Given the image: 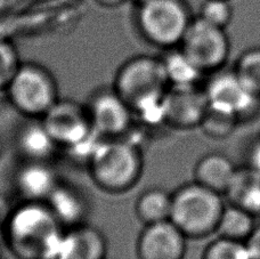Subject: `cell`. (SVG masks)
I'll list each match as a JSON object with an SVG mask.
<instances>
[{"label":"cell","instance_id":"f546056e","mask_svg":"<svg viewBox=\"0 0 260 259\" xmlns=\"http://www.w3.org/2000/svg\"><path fill=\"white\" fill-rule=\"evenodd\" d=\"M92 2L99 5L100 7L113 9L120 6H123L124 4H127L130 0H92Z\"/></svg>","mask_w":260,"mask_h":259},{"label":"cell","instance_id":"5bb4252c","mask_svg":"<svg viewBox=\"0 0 260 259\" xmlns=\"http://www.w3.org/2000/svg\"><path fill=\"white\" fill-rule=\"evenodd\" d=\"M45 203L65 230L88 223L92 209L86 189L64 179H61Z\"/></svg>","mask_w":260,"mask_h":259},{"label":"cell","instance_id":"7a4b0ae2","mask_svg":"<svg viewBox=\"0 0 260 259\" xmlns=\"http://www.w3.org/2000/svg\"><path fill=\"white\" fill-rule=\"evenodd\" d=\"M64 230L45 202H20L5 224V247L17 259H56Z\"/></svg>","mask_w":260,"mask_h":259},{"label":"cell","instance_id":"ffe728a7","mask_svg":"<svg viewBox=\"0 0 260 259\" xmlns=\"http://www.w3.org/2000/svg\"><path fill=\"white\" fill-rule=\"evenodd\" d=\"M226 196L231 198L233 205L243 208L252 215L260 214V174L250 167L236 169Z\"/></svg>","mask_w":260,"mask_h":259},{"label":"cell","instance_id":"4fadbf2b","mask_svg":"<svg viewBox=\"0 0 260 259\" xmlns=\"http://www.w3.org/2000/svg\"><path fill=\"white\" fill-rule=\"evenodd\" d=\"M61 179L52 163L21 160L12 183L21 202H46Z\"/></svg>","mask_w":260,"mask_h":259},{"label":"cell","instance_id":"cb8c5ba5","mask_svg":"<svg viewBox=\"0 0 260 259\" xmlns=\"http://www.w3.org/2000/svg\"><path fill=\"white\" fill-rule=\"evenodd\" d=\"M202 259H252L245 241L219 237L203 251Z\"/></svg>","mask_w":260,"mask_h":259},{"label":"cell","instance_id":"f1b7e54d","mask_svg":"<svg viewBox=\"0 0 260 259\" xmlns=\"http://www.w3.org/2000/svg\"><path fill=\"white\" fill-rule=\"evenodd\" d=\"M249 161H250L249 167L253 169L254 172L260 174V141L252 147Z\"/></svg>","mask_w":260,"mask_h":259},{"label":"cell","instance_id":"ba28073f","mask_svg":"<svg viewBox=\"0 0 260 259\" xmlns=\"http://www.w3.org/2000/svg\"><path fill=\"white\" fill-rule=\"evenodd\" d=\"M85 104L91 126L101 137H126L135 126L132 108L112 85L96 88Z\"/></svg>","mask_w":260,"mask_h":259},{"label":"cell","instance_id":"44dd1931","mask_svg":"<svg viewBox=\"0 0 260 259\" xmlns=\"http://www.w3.org/2000/svg\"><path fill=\"white\" fill-rule=\"evenodd\" d=\"M254 228V215L243 208L232 205L225 206L216 233L221 238L245 241Z\"/></svg>","mask_w":260,"mask_h":259},{"label":"cell","instance_id":"8fae6325","mask_svg":"<svg viewBox=\"0 0 260 259\" xmlns=\"http://www.w3.org/2000/svg\"><path fill=\"white\" fill-rule=\"evenodd\" d=\"M187 238L171 220L144 225L135 251L137 259H184Z\"/></svg>","mask_w":260,"mask_h":259},{"label":"cell","instance_id":"484cf974","mask_svg":"<svg viewBox=\"0 0 260 259\" xmlns=\"http://www.w3.org/2000/svg\"><path fill=\"white\" fill-rule=\"evenodd\" d=\"M231 2L232 0H203L197 16L213 25L226 29L234 15Z\"/></svg>","mask_w":260,"mask_h":259},{"label":"cell","instance_id":"7402d4cb","mask_svg":"<svg viewBox=\"0 0 260 259\" xmlns=\"http://www.w3.org/2000/svg\"><path fill=\"white\" fill-rule=\"evenodd\" d=\"M234 71L260 99V47L245 50L236 62Z\"/></svg>","mask_w":260,"mask_h":259},{"label":"cell","instance_id":"9c48e42d","mask_svg":"<svg viewBox=\"0 0 260 259\" xmlns=\"http://www.w3.org/2000/svg\"><path fill=\"white\" fill-rule=\"evenodd\" d=\"M41 121L62 150H70L97 134L91 126L86 104L59 99Z\"/></svg>","mask_w":260,"mask_h":259},{"label":"cell","instance_id":"1f68e13d","mask_svg":"<svg viewBox=\"0 0 260 259\" xmlns=\"http://www.w3.org/2000/svg\"><path fill=\"white\" fill-rule=\"evenodd\" d=\"M133 2H134L135 4H138V3H142V2H144V0H133Z\"/></svg>","mask_w":260,"mask_h":259},{"label":"cell","instance_id":"7c38bea8","mask_svg":"<svg viewBox=\"0 0 260 259\" xmlns=\"http://www.w3.org/2000/svg\"><path fill=\"white\" fill-rule=\"evenodd\" d=\"M208 109L206 94L199 86L169 87L165 96L166 127L180 131L200 127Z\"/></svg>","mask_w":260,"mask_h":259},{"label":"cell","instance_id":"d6a6232c","mask_svg":"<svg viewBox=\"0 0 260 259\" xmlns=\"http://www.w3.org/2000/svg\"><path fill=\"white\" fill-rule=\"evenodd\" d=\"M0 259H6V258H5V257H2V256H0Z\"/></svg>","mask_w":260,"mask_h":259},{"label":"cell","instance_id":"83f0119b","mask_svg":"<svg viewBox=\"0 0 260 259\" xmlns=\"http://www.w3.org/2000/svg\"><path fill=\"white\" fill-rule=\"evenodd\" d=\"M13 208L14 207L7 200V198H5L3 194H0V226L2 228H5V224H6Z\"/></svg>","mask_w":260,"mask_h":259},{"label":"cell","instance_id":"9a60e30c","mask_svg":"<svg viewBox=\"0 0 260 259\" xmlns=\"http://www.w3.org/2000/svg\"><path fill=\"white\" fill-rule=\"evenodd\" d=\"M109 242L89 223L64 230L56 259H108Z\"/></svg>","mask_w":260,"mask_h":259},{"label":"cell","instance_id":"e0dca14e","mask_svg":"<svg viewBox=\"0 0 260 259\" xmlns=\"http://www.w3.org/2000/svg\"><path fill=\"white\" fill-rule=\"evenodd\" d=\"M235 173L236 168L227 156L220 153H209L195 165L194 182L219 194H226Z\"/></svg>","mask_w":260,"mask_h":259},{"label":"cell","instance_id":"3957f363","mask_svg":"<svg viewBox=\"0 0 260 259\" xmlns=\"http://www.w3.org/2000/svg\"><path fill=\"white\" fill-rule=\"evenodd\" d=\"M86 168L92 183L102 192L114 196L127 193L143 176L142 147L127 137L102 138Z\"/></svg>","mask_w":260,"mask_h":259},{"label":"cell","instance_id":"ac0fdd59","mask_svg":"<svg viewBox=\"0 0 260 259\" xmlns=\"http://www.w3.org/2000/svg\"><path fill=\"white\" fill-rule=\"evenodd\" d=\"M173 193L162 187H148L135 201V215L143 225L170 220Z\"/></svg>","mask_w":260,"mask_h":259},{"label":"cell","instance_id":"4dcf8cb0","mask_svg":"<svg viewBox=\"0 0 260 259\" xmlns=\"http://www.w3.org/2000/svg\"><path fill=\"white\" fill-rule=\"evenodd\" d=\"M4 152H5V144H4V141H3L2 136H0V160H2V158H3Z\"/></svg>","mask_w":260,"mask_h":259},{"label":"cell","instance_id":"30bf717a","mask_svg":"<svg viewBox=\"0 0 260 259\" xmlns=\"http://www.w3.org/2000/svg\"><path fill=\"white\" fill-rule=\"evenodd\" d=\"M203 90L209 108L234 115L239 120L250 115L260 103V99L235 71L215 72Z\"/></svg>","mask_w":260,"mask_h":259},{"label":"cell","instance_id":"8992f818","mask_svg":"<svg viewBox=\"0 0 260 259\" xmlns=\"http://www.w3.org/2000/svg\"><path fill=\"white\" fill-rule=\"evenodd\" d=\"M5 96L25 119H41L61 99L56 78L43 64L32 61H22Z\"/></svg>","mask_w":260,"mask_h":259},{"label":"cell","instance_id":"603a6c76","mask_svg":"<svg viewBox=\"0 0 260 259\" xmlns=\"http://www.w3.org/2000/svg\"><path fill=\"white\" fill-rule=\"evenodd\" d=\"M21 63L15 44L6 36L0 35V95H5Z\"/></svg>","mask_w":260,"mask_h":259},{"label":"cell","instance_id":"5b68a950","mask_svg":"<svg viewBox=\"0 0 260 259\" xmlns=\"http://www.w3.org/2000/svg\"><path fill=\"white\" fill-rule=\"evenodd\" d=\"M225 205L221 194L197 182L173 193L170 220L187 239H203L217 232Z\"/></svg>","mask_w":260,"mask_h":259},{"label":"cell","instance_id":"d6986e66","mask_svg":"<svg viewBox=\"0 0 260 259\" xmlns=\"http://www.w3.org/2000/svg\"><path fill=\"white\" fill-rule=\"evenodd\" d=\"M161 59L170 87L199 86L206 75L179 47L165 50Z\"/></svg>","mask_w":260,"mask_h":259},{"label":"cell","instance_id":"d4e9b609","mask_svg":"<svg viewBox=\"0 0 260 259\" xmlns=\"http://www.w3.org/2000/svg\"><path fill=\"white\" fill-rule=\"evenodd\" d=\"M239 121V118L234 115L209 108L200 127L209 137L224 138L234 132Z\"/></svg>","mask_w":260,"mask_h":259},{"label":"cell","instance_id":"52a82bcc","mask_svg":"<svg viewBox=\"0 0 260 259\" xmlns=\"http://www.w3.org/2000/svg\"><path fill=\"white\" fill-rule=\"evenodd\" d=\"M179 48L204 73L221 70L230 56L231 43L226 29L194 16Z\"/></svg>","mask_w":260,"mask_h":259},{"label":"cell","instance_id":"4316f807","mask_svg":"<svg viewBox=\"0 0 260 259\" xmlns=\"http://www.w3.org/2000/svg\"><path fill=\"white\" fill-rule=\"evenodd\" d=\"M252 259H260V225L256 226L250 237L245 240Z\"/></svg>","mask_w":260,"mask_h":259},{"label":"cell","instance_id":"6da1fadb","mask_svg":"<svg viewBox=\"0 0 260 259\" xmlns=\"http://www.w3.org/2000/svg\"><path fill=\"white\" fill-rule=\"evenodd\" d=\"M112 87L147 127L166 126L165 96L169 89L161 56L135 55L115 72Z\"/></svg>","mask_w":260,"mask_h":259},{"label":"cell","instance_id":"277c9868","mask_svg":"<svg viewBox=\"0 0 260 259\" xmlns=\"http://www.w3.org/2000/svg\"><path fill=\"white\" fill-rule=\"evenodd\" d=\"M193 18L186 0H144L135 4L134 24L138 35L162 50L179 47Z\"/></svg>","mask_w":260,"mask_h":259},{"label":"cell","instance_id":"2e32d148","mask_svg":"<svg viewBox=\"0 0 260 259\" xmlns=\"http://www.w3.org/2000/svg\"><path fill=\"white\" fill-rule=\"evenodd\" d=\"M14 142L21 160L53 163L62 151L41 119H26L17 128Z\"/></svg>","mask_w":260,"mask_h":259}]
</instances>
